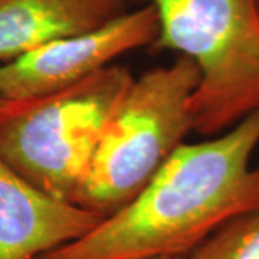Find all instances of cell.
Wrapping results in <instances>:
<instances>
[{"instance_id": "1", "label": "cell", "mask_w": 259, "mask_h": 259, "mask_svg": "<svg viewBox=\"0 0 259 259\" xmlns=\"http://www.w3.org/2000/svg\"><path fill=\"white\" fill-rule=\"evenodd\" d=\"M259 110L225 134L183 143L147 186L79 239L37 259L189 256L225 223L259 210Z\"/></svg>"}, {"instance_id": "2", "label": "cell", "mask_w": 259, "mask_h": 259, "mask_svg": "<svg viewBox=\"0 0 259 259\" xmlns=\"http://www.w3.org/2000/svg\"><path fill=\"white\" fill-rule=\"evenodd\" d=\"M199 78L196 64L183 55L134 78L72 203L102 219L130 203L193 131L190 98Z\"/></svg>"}, {"instance_id": "3", "label": "cell", "mask_w": 259, "mask_h": 259, "mask_svg": "<svg viewBox=\"0 0 259 259\" xmlns=\"http://www.w3.org/2000/svg\"><path fill=\"white\" fill-rule=\"evenodd\" d=\"M134 76L108 65L71 88L0 111V157L44 193L74 202L102 134Z\"/></svg>"}, {"instance_id": "4", "label": "cell", "mask_w": 259, "mask_h": 259, "mask_svg": "<svg viewBox=\"0 0 259 259\" xmlns=\"http://www.w3.org/2000/svg\"><path fill=\"white\" fill-rule=\"evenodd\" d=\"M158 18L153 49L199 69L190 98L193 131L216 136L259 110V16L255 0H144Z\"/></svg>"}, {"instance_id": "5", "label": "cell", "mask_w": 259, "mask_h": 259, "mask_svg": "<svg viewBox=\"0 0 259 259\" xmlns=\"http://www.w3.org/2000/svg\"><path fill=\"white\" fill-rule=\"evenodd\" d=\"M157 36V13L146 3L93 32L52 40L0 64V100L29 101L64 91L130 51L151 48Z\"/></svg>"}, {"instance_id": "6", "label": "cell", "mask_w": 259, "mask_h": 259, "mask_svg": "<svg viewBox=\"0 0 259 259\" xmlns=\"http://www.w3.org/2000/svg\"><path fill=\"white\" fill-rule=\"evenodd\" d=\"M101 219L44 193L0 157V259H37L79 239Z\"/></svg>"}, {"instance_id": "7", "label": "cell", "mask_w": 259, "mask_h": 259, "mask_svg": "<svg viewBox=\"0 0 259 259\" xmlns=\"http://www.w3.org/2000/svg\"><path fill=\"white\" fill-rule=\"evenodd\" d=\"M134 0H0V62L52 40L93 32Z\"/></svg>"}, {"instance_id": "8", "label": "cell", "mask_w": 259, "mask_h": 259, "mask_svg": "<svg viewBox=\"0 0 259 259\" xmlns=\"http://www.w3.org/2000/svg\"><path fill=\"white\" fill-rule=\"evenodd\" d=\"M189 259H259V210L225 223Z\"/></svg>"}, {"instance_id": "9", "label": "cell", "mask_w": 259, "mask_h": 259, "mask_svg": "<svg viewBox=\"0 0 259 259\" xmlns=\"http://www.w3.org/2000/svg\"><path fill=\"white\" fill-rule=\"evenodd\" d=\"M150 259H189V256H158V258H150Z\"/></svg>"}, {"instance_id": "10", "label": "cell", "mask_w": 259, "mask_h": 259, "mask_svg": "<svg viewBox=\"0 0 259 259\" xmlns=\"http://www.w3.org/2000/svg\"><path fill=\"white\" fill-rule=\"evenodd\" d=\"M6 102H8V101H5V100H0V111H2L3 108H5V105H6Z\"/></svg>"}, {"instance_id": "11", "label": "cell", "mask_w": 259, "mask_h": 259, "mask_svg": "<svg viewBox=\"0 0 259 259\" xmlns=\"http://www.w3.org/2000/svg\"><path fill=\"white\" fill-rule=\"evenodd\" d=\"M255 6H256V12H258V16H259V0H255Z\"/></svg>"}]
</instances>
